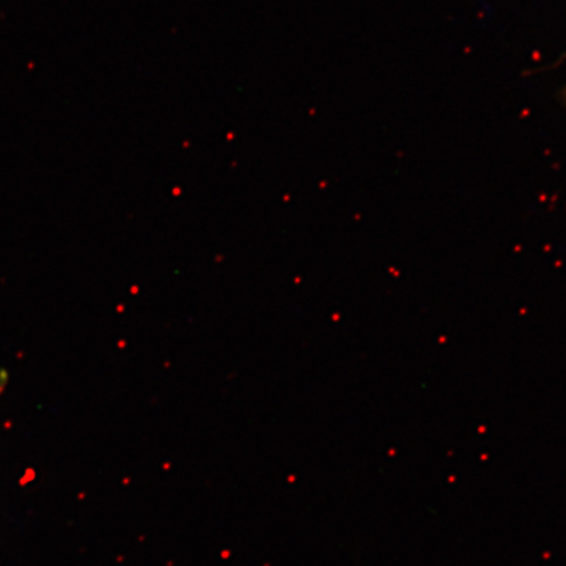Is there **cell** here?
I'll return each mask as SVG.
<instances>
[{
  "instance_id": "cell-1",
  "label": "cell",
  "mask_w": 566,
  "mask_h": 566,
  "mask_svg": "<svg viewBox=\"0 0 566 566\" xmlns=\"http://www.w3.org/2000/svg\"><path fill=\"white\" fill-rule=\"evenodd\" d=\"M7 377L3 375V377H0V395H2L4 385H6Z\"/></svg>"
}]
</instances>
